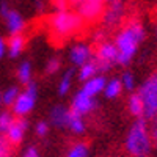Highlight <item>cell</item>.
<instances>
[{
    "instance_id": "cell-2",
    "label": "cell",
    "mask_w": 157,
    "mask_h": 157,
    "mask_svg": "<svg viewBox=\"0 0 157 157\" xmlns=\"http://www.w3.org/2000/svg\"><path fill=\"white\" fill-rule=\"evenodd\" d=\"M126 151L132 157H149L152 151V140L149 137V130L146 121L140 118L134 123L126 135Z\"/></svg>"
},
{
    "instance_id": "cell-26",
    "label": "cell",
    "mask_w": 157,
    "mask_h": 157,
    "mask_svg": "<svg viewBox=\"0 0 157 157\" xmlns=\"http://www.w3.org/2000/svg\"><path fill=\"white\" fill-rule=\"evenodd\" d=\"M60 68H61V61L58 58H50L46 64V72L47 74H55V72L60 71Z\"/></svg>"
},
{
    "instance_id": "cell-6",
    "label": "cell",
    "mask_w": 157,
    "mask_h": 157,
    "mask_svg": "<svg viewBox=\"0 0 157 157\" xmlns=\"http://www.w3.org/2000/svg\"><path fill=\"white\" fill-rule=\"evenodd\" d=\"M75 6V13L82 17V21H96L102 17L105 11V2L101 0H82V2H72Z\"/></svg>"
},
{
    "instance_id": "cell-33",
    "label": "cell",
    "mask_w": 157,
    "mask_h": 157,
    "mask_svg": "<svg viewBox=\"0 0 157 157\" xmlns=\"http://www.w3.org/2000/svg\"><path fill=\"white\" fill-rule=\"evenodd\" d=\"M151 140H152V143H154V146L157 148V127L152 130V138H151Z\"/></svg>"
},
{
    "instance_id": "cell-21",
    "label": "cell",
    "mask_w": 157,
    "mask_h": 157,
    "mask_svg": "<svg viewBox=\"0 0 157 157\" xmlns=\"http://www.w3.org/2000/svg\"><path fill=\"white\" fill-rule=\"evenodd\" d=\"M72 77H74V71L72 69H68L66 72L63 74L61 80H60V85H58V93L63 96L66 94L68 91L71 90V85H72Z\"/></svg>"
},
{
    "instance_id": "cell-4",
    "label": "cell",
    "mask_w": 157,
    "mask_h": 157,
    "mask_svg": "<svg viewBox=\"0 0 157 157\" xmlns=\"http://www.w3.org/2000/svg\"><path fill=\"white\" fill-rule=\"evenodd\" d=\"M138 96L141 98L143 105H145V118L146 120L155 118V113H157V72L143 82V85L138 91Z\"/></svg>"
},
{
    "instance_id": "cell-35",
    "label": "cell",
    "mask_w": 157,
    "mask_h": 157,
    "mask_svg": "<svg viewBox=\"0 0 157 157\" xmlns=\"http://www.w3.org/2000/svg\"><path fill=\"white\" fill-rule=\"evenodd\" d=\"M0 104H2V94H0Z\"/></svg>"
},
{
    "instance_id": "cell-32",
    "label": "cell",
    "mask_w": 157,
    "mask_h": 157,
    "mask_svg": "<svg viewBox=\"0 0 157 157\" xmlns=\"http://www.w3.org/2000/svg\"><path fill=\"white\" fill-rule=\"evenodd\" d=\"M104 36H105V33L101 32V30H98V32L94 33V39H96V41H102V43H104Z\"/></svg>"
},
{
    "instance_id": "cell-31",
    "label": "cell",
    "mask_w": 157,
    "mask_h": 157,
    "mask_svg": "<svg viewBox=\"0 0 157 157\" xmlns=\"http://www.w3.org/2000/svg\"><path fill=\"white\" fill-rule=\"evenodd\" d=\"M24 157H39V154H38V151H36L35 148H29Z\"/></svg>"
},
{
    "instance_id": "cell-12",
    "label": "cell",
    "mask_w": 157,
    "mask_h": 157,
    "mask_svg": "<svg viewBox=\"0 0 157 157\" xmlns=\"http://www.w3.org/2000/svg\"><path fill=\"white\" fill-rule=\"evenodd\" d=\"M29 127V123L25 120H14V123L11 124V127L6 130V140L10 141V145H16V143H21L24 138V134Z\"/></svg>"
},
{
    "instance_id": "cell-9",
    "label": "cell",
    "mask_w": 157,
    "mask_h": 157,
    "mask_svg": "<svg viewBox=\"0 0 157 157\" xmlns=\"http://www.w3.org/2000/svg\"><path fill=\"white\" fill-rule=\"evenodd\" d=\"M126 16V10H124V3L120 2V0H113L105 6V11L102 14V22L105 27L113 29L116 25H120L123 22Z\"/></svg>"
},
{
    "instance_id": "cell-3",
    "label": "cell",
    "mask_w": 157,
    "mask_h": 157,
    "mask_svg": "<svg viewBox=\"0 0 157 157\" xmlns=\"http://www.w3.org/2000/svg\"><path fill=\"white\" fill-rule=\"evenodd\" d=\"M49 25L50 30L55 36L58 38H68L74 33H77L82 29L83 21L82 17L72 11H61V13H55L52 14L49 19Z\"/></svg>"
},
{
    "instance_id": "cell-17",
    "label": "cell",
    "mask_w": 157,
    "mask_h": 157,
    "mask_svg": "<svg viewBox=\"0 0 157 157\" xmlns=\"http://www.w3.org/2000/svg\"><path fill=\"white\" fill-rule=\"evenodd\" d=\"M68 129H71L74 134L80 135L85 132V123H83V118L80 115H77L71 110L69 113V120H68Z\"/></svg>"
},
{
    "instance_id": "cell-24",
    "label": "cell",
    "mask_w": 157,
    "mask_h": 157,
    "mask_svg": "<svg viewBox=\"0 0 157 157\" xmlns=\"http://www.w3.org/2000/svg\"><path fill=\"white\" fill-rule=\"evenodd\" d=\"M14 123V116H13L10 112H2L0 113V132H5L11 127V124Z\"/></svg>"
},
{
    "instance_id": "cell-25",
    "label": "cell",
    "mask_w": 157,
    "mask_h": 157,
    "mask_svg": "<svg viewBox=\"0 0 157 157\" xmlns=\"http://www.w3.org/2000/svg\"><path fill=\"white\" fill-rule=\"evenodd\" d=\"M121 85H123V88H126V90H129V91H132L134 86H135V77H134V74L124 72L123 77H121Z\"/></svg>"
},
{
    "instance_id": "cell-1",
    "label": "cell",
    "mask_w": 157,
    "mask_h": 157,
    "mask_svg": "<svg viewBox=\"0 0 157 157\" xmlns=\"http://www.w3.org/2000/svg\"><path fill=\"white\" fill-rule=\"evenodd\" d=\"M145 39V29L140 24V21L132 19L129 21L124 27L120 30L115 39V47L118 50V58L116 63L126 66L132 61L134 55L137 54V49Z\"/></svg>"
},
{
    "instance_id": "cell-29",
    "label": "cell",
    "mask_w": 157,
    "mask_h": 157,
    "mask_svg": "<svg viewBox=\"0 0 157 157\" xmlns=\"http://www.w3.org/2000/svg\"><path fill=\"white\" fill-rule=\"evenodd\" d=\"M55 8L57 13H61V11H68V2H63V0H57V2L52 3Z\"/></svg>"
},
{
    "instance_id": "cell-18",
    "label": "cell",
    "mask_w": 157,
    "mask_h": 157,
    "mask_svg": "<svg viewBox=\"0 0 157 157\" xmlns=\"http://www.w3.org/2000/svg\"><path fill=\"white\" fill-rule=\"evenodd\" d=\"M123 90V85H121V80H118V78H112L105 83V88H104V94H105L107 99H115L120 96Z\"/></svg>"
},
{
    "instance_id": "cell-10",
    "label": "cell",
    "mask_w": 157,
    "mask_h": 157,
    "mask_svg": "<svg viewBox=\"0 0 157 157\" xmlns=\"http://www.w3.org/2000/svg\"><path fill=\"white\" fill-rule=\"evenodd\" d=\"M94 105H96L94 98H91V96L85 94L83 91L80 90V91H77V93L74 94V98H72L71 110H72L74 113H77V115L83 116V115H88L90 112H93Z\"/></svg>"
},
{
    "instance_id": "cell-22",
    "label": "cell",
    "mask_w": 157,
    "mask_h": 157,
    "mask_svg": "<svg viewBox=\"0 0 157 157\" xmlns=\"http://www.w3.org/2000/svg\"><path fill=\"white\" fill-rule=\"evenodd\" d=\"M66 157H88V145L86 143H74L71 146V149L68 151Z\"/></svg>"
},
{
    "instance_id": "cell-27",
    "label": "cell",
    "mask_w": 157,
    "mask_h": 157,
    "mask_svg": "<svg viewBox=\"0 0 157 157\" xmlns=\"http://www.w3.org/2000/svg\"><path fill=\"white\" fill-rule=\"evenodd\" d=\"M11 154V145L3 137H0V157H10Z\"/></svg>"
},
{
    "instance_id": "cell-14",
    "label": "cell",
    "mask_w": 157,
    "mask_h": 157,
    "mask_svg": "<svg viewBox=\"0 0 157 157\" xmlns=\"http://www.w3.org/2000/svg\"><path fill=\"white\" fill-rule=\"evenodd\" d=\"M69 113H71L69 109L63 107V105H57V107H54V110L50 112V121L54 123L57 127H68Z\"/></svg>"
},
{
    "instance_id": "cell-34",
    "label": "cell",
    "mask_w": 157,
    "mask_h": 157,
    "mask_svg": "<svg viewBox=\"0 0 157 157\" xmlns=\"http://www.w3.org/2000/svg\"><path fill=\"white\" fill-rule=\"evenodd\" d=\"M154 120H155V123H157V113H155V118H154Z\"/></svg>"
},
{
    "instance_id": "cell-19",
    "label": "cell",
    "mask_w": 157,
    "mask_h": 157,
    "mask_svg": "<svg viewBox=\"0 0 157 157\" xmlns=\"http://www.w3.org/2000/svg\"><path fill=\"white\" fill-rule=\"evenodd\" d=\"M98 71L99 69H98L96 61H90V63L83 64V66L80 68V71H78V78L83 80V82H86V80H90V78L96 77V72Z\"/></svg>"
},
{
    "instance_id": "cell-15",
    "label": "cell",
    "mask_w": 157,
    "mask_h": 157,
    "mask_svg": "<svg viewBox=\"0 0 157 157\" xmlns=\"http://www.w3.org/2000/svg\"><path fill=\"white\" fill-rule=\"evenodd\" d=\"M25 47V38L22 35H11L8 43H6V50L11 58H16L21 55V52Z\"/></svg>"
},
{
    "instance_id": "cell-13",
    "label": "cell",
    "mask_w": 157,
    "mask_h": 157,
    "mask_svg": "<svg viewBox=\"0 0 157 157\" xmlns=\"http://www.w3.org/2000/svg\"><path fill=\"white\" fill-rule=\"evenodd\" d=\"M105 83H107V80H105L102 75H96V77H93V78H90V80L85 82L82 91H83L85 94L94 98L96 94L101 93V91H104V88H105Z\"/></svg>"
},
{
    "instance_id": "cell-30",
    "label": "cell",
    "mask_w": 157,
    "mask_h": 157,
    "mask_svg": "<svg viewBox=\"0 0 157 157\" xmlns=\"http://www.w3.org/2000/svg\"><path fill=\"white\" fill-rule=\"evenodd\" d=\"M5 52H6V41L3 38H0V58L5 55Z\"/></svg>"
},
{
    "instance_id": "cell-5",
    "label": "cell",
    "mask_w": 157,
    "mask_h": 157,
    "mask_svg": "<svg viewBox=\"0 0 157 157\" xmlns=\"http://www.w3.org/2000/svg\"><path fill=\"white\" fill-rule=\"evenodd\" d=\"M38 98V90L36 85L33 82H30L22 93H19L16 102L13 104V112L17 116H25L27 113H30L35 107V102Z\"/></svg>"
},
{
    "instance_id": "cell-28",
    "label": "cell",
    "mask_w": 157,
    "mask_h": 157,
    "mask_svg": "<svg viewBox=\"0 0 157 157\" xmlns=\"http://www.w3.org/2000/svg\"><path fill=\"white\" fill-rule=\"evenodd\" d=\"M35 130H36V134H38L39 137H44V135H47V132H49V124L44 123V121H39V123L36 124Z\"/></svg>"
},
{
    "instance_id": "cell-8",
    "label": "cell",
    "mask_w": 157,
    "mask_h": 157,
    "mask_svg": "<svg viewBox=\"0 0 157 157\" xmlns=\"http://www.w3.org/2000/svg\"><path fill=\"white\" fill-rule=\"evenodd\" d=\"M0 14L5 19L6 27L11 35H21V32L25 27V21L14 8H11L6 2H2L0 3Z\"/></svg>"
},
{
    "instance_id": "cell-7",
    "label": "cell",
    "mask_w": 157,
    "mask_h": 157,
    "mask_svg": "<svg viewBox=\"0 0 157 157\" xmlns=\"http://www.w3.org/2000/svg\"><path fill=\"white\" fill-rule=\"evenodd\" d=\"M118 58V50L113 43H99L98 50H96V64L98 69L101 71H109L112 68V64L116 63Z\"/></svg>"
},
{
    "instance_id": "cell-20",
    "label": "cell",
    "mask_w": 157,
    "mask_h": 157,
    "mask_svg": "<svg viewBox=\"0 0 157 157\" xmlns=\"http://www.w3.org/2000/svg\"><path fill=\"white\" fill-rule=\"evenodd\" d=\"M17 78L19 82L24 83V85H29L32 82V64L29 61H24L19 69H17Z\"/></svg>"
},
{
    "instance_id": "cell-11",
    "label": "cell",
    "mask_w": 157,
    "mask_h": 157,
    "mask_svg": "<svg viewBox=\"0 0 157 157\" xmlns=\"http://www.w3.org/2000/svg\"><path fill=\"white\" fill-rule=\"evenodd\" d=\"M91 55H93V52H91V47L85 43H78L75 44L71 52H69V58L71 61L75 64V66H83V64L90 63L91 61Z\"/></svg>"
},
{
    "instance_id": "cell-16",
    "label": "cell",
    "mask_w": 157,
    "mask_h": 157,
    "mask_svg": "<svg viewBox=\"0 0 157 157\" xmlns=\"http://www.w3.org/2000/svg\"><path fill=\"white\" fill-rule=\"evenodd\" d=\"M127 109H129L130 115L137 116L138 120H140L141 116H145V105H143V101H141V98L138 96V93L130 94V96H129V101H127Z\"/></svg>"
},
{
    "instance_id": "cell-23",
    "label": "cell",
    "mask_w": 157,
    "mask_h": 157,
    "mask_svg": "<svg viewBox=\"0 0 157 157\" xmlns=\"http://www.w3.org/2000/svg\"><path fill=\"white\" fill-rule=\"evenodd\" d=\"M17 96H19V90H17L16 86H11V88H8L5 93L2 94V104H5V105H8V107H11L13 104L16 102Z\"/></svg>"
}]
</instances>
